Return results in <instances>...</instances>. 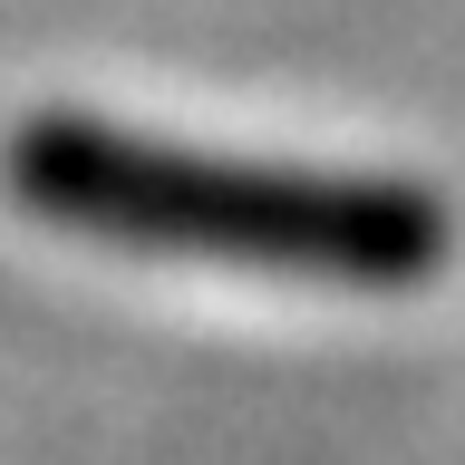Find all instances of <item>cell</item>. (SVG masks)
I'll list each match as a JSON object with an SVG mask.
<instances>
[{"label": "cell", "mask_w": 465, "mask_h": 465, "mask_svg": "<svg viewBox=\"0 0 465 465\" xmlns=\"http://www.w3.org/2000/svg\"><path fill=\"white\" fill-rule=\"evenodd\" d=\"M10 194L87 242L174 262H242L291 282L407 291L446 262V203L378 174H301V165H223L203 145L136 136L107 116H29L10 136Z\"/></svg>", "instance_id": "cell-1"}]
</instances>
